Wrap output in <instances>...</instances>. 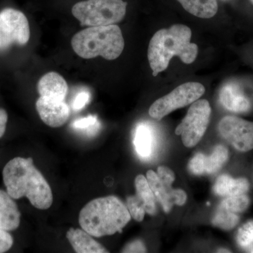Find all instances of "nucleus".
Instances as JSON below:
<instances>
[{
  "label": "nucleus",
  "mask_w": 253,
  "mask_h": 253,
  "mask_svg": "<svg viewBox=\"0 0 253 253\" xmlns=\"http://www.w3.org/2000/svg\"><path fill=\"white\" fill-rule=\"evenodd\" d=\"M3 180L14 199L26 197L33 207L43 211L53 204L51 187L32 158L16 157L9 161L3 169Z\"/></svg>",
  "instance_id": "f257e3e1"
},
{
  "label": "nucleus",
  "mask_w": 253,
  "mask_h": 253,
  "mask_svg": "<svg viewBox=\"0 0 253 253\" xmlns=\"http://www.w3.org/2000/svg\"><path fill=\"white\" fill-rule=\"evenodd\" d=\"M191 29L181 24L173 25L155 33L148 49L153 76L165 71L174 56H179L186 64L194 62L197 57L198 46L191 42Z\"/></svg>",
  "instance_id": "f03ea898"
},
{
  "label": "nucleus",
  "mask_w": 253,
  "mask_h": 253,
  "mask_svg": "<svg viewBox=\"0 0 253 253\" xmlns=\"http://www.w3.org/2000/svg\"><path fill=\"white\" fill-rule=\"evenodd\" d=\"M131 217L121 200L109 196L92 200L84 206L79 214V224L93 237L100 238L122 232Z\"/></svg>",
  "instance_id": "7ed1b4c3"
},
{
  "label": "nucleus",
  "mask_w": 253,
  "mask_h": 253,
  "mask_svg": "<svg viewBox=\"0 0 253 253\" xmlns=\"http://www.w3.org/2000/svg\"><path fill=\"white\" fill-rule=\"evenodd\" d=\"M71 44L75 52L83 59L101 56L111 61L122 54L125 42L121 28L113 24L86 28L75 35Z\"/></svg>",
  "instance_id": "20e7f679"
},
{
  "label": "nucleus",
  "mask_w": 253,
  "mask_h": 253,
  "mask_svg": "<svg viewBox=\"0 0 253 253\" xmlns=\"http://www.w3.org/2000/svg\"><path fill=\"white\" fill-rule=\"evenodd\" d=\"M123 0H86L73 6L72 13L82 26H109L122 21L126 14Z\"/></svg>",
  "instance_id": "39448f33"
},
{
  "label": "nucleus",
  "mask_w": 253,
  "mask_h": 253,
  "mask_svg": "<svg viewBox=\"0 0 253 253\" xmlns=\"http://www.w3.org/2000/svg\"><path fill=\"white\" fill-rule=\"evenodd\" d=\"M205 91L204 86L201 83L189 82L181 84L151 105L150 116L160 121L172 111L193 104L204 94Z\"/></svg>",
  "instance_id": "423d86ee"
},
{
  "label": "nucleus",
  "mask_w": 253,
  "mask_h": 253,
  "mask_svg": "<svg viewBox=\"0 0 253 253\" xmlns=\"http://www.w3.org/2000/svg\"><path fill=\"white\" fill-rule=\"evenodd\" d=\"M211 114V108L207 100H197L191 105L175 130L176 135L181 136L186 147H194L202 139L209 124Z\"/></svg>",
  "instance_id": "0eeeda50"
},
{
  "label": "nucleus",
  "mask_w": 253,
  "mask_h": 253,
  "mask_svg": "<svg viewBox=\"0 0 253 253\" xmlns=\"http://www.w3.org/2000/svg\"><path fill=\"white\" fill-rule=\"evenodd\" d=\"M30 36L29 23L23 13L14 9L0 12V49H7L13 44L25 45Z\"/></svg>",
  "instance_id": "6e6552de"
},
{
  "label": "nucleus",
  "mask_w": 253,
  "mask_h": 253,
  "mask_svg": "<svg viewBox=\"0 0 253 253\" xmlns=\"http://www.w3.org/2000/svg\"><path fill=\"white\" fill-rule=\"evenodd\" d=\"M219 134L241 152L253 149V122L235 117L226 116L218 126Z\"/></svg>",
  "instance_id": "1a4fd4ad"
},
{
  "label": "nucleus",
  "mask_w": 253,
  "mask_h": 253,
  "mask_svg": "<svg viewBox=\"0 0 253 253\" xmlns=\"http://www.w3.org/2000/svg\"><path fill=\"white\" fill-rule=\"evenodd\" d=\"M146 179L156 201L161 204L166 212H169L174 204L181 206L185 204L187 196L181 189H173L171 184L164 182L153 170L146 173Z\"/></svg>",
  "instance_id": "9d476101"
},
{
  "label": "nucleus",
  "mask_w": 253,
  "mask_h": 253,
  "mask_svg": "<svg viewBox=\"0 0 253 253\" xmlns=\"http://www.w3.org/2000/svg\"><path fill=\"white\" fill-rule=\"evenodd\" d=\"M36 109L42 121L51 127L63 126L70 117V108L64 100L41 96L37 101Z\"/></svg>",
  "instance_id": "9b49d317"
},
{
  "label": "nucleus",
  "mask_w": 253,
  "mask_h": 253,
  "mask_svg": "<svg viewBox=\"0 0 253 253\" xmlns=\"http://www.w3.org/2000/svg\"><path fill=\"white\" fill-rule=\"evenodd\" d=\"M229 158V152L225 146H219L214 148L212 154L206 156L203 154H197L189 161L190 172L196 175L211 174L217 172Z\"/></svg>",
  "instance_id": "f8f14e48"
},
{
  "label": "nucleus",
  "mask_w": 253,
  "mask_h": 253,
  "mask_svg": "<svg viewBox=\"0 0 253 253\" xmlns=\"http://www.w3.org/2000/svg\"><path fill=\"white\" fill-rule=\"evenodd\" d=\"M219 101L228 111L235 113L247 112L251 107L249 98L244 94L239 86L229 83L221 88Z\"/></svg>",
  "instance_id": "ddd939ff"
},
{
  "label": "nucleus",
  "mask_w": 253,
  "mask_h": 253,
  "mask_svg": "<svg viewBox=\"0 0 253 253\" xmlns=\"http://www.w3.org/2000/svg\"><path fill=\"white\" fill-rule=\"evenodd\" d=\"M38 90L41 96L65 100L68 94V86L61 75L51 72L46 73L41 78L38 82Z\"/></svg>",
  "instance_id": "4468645a"
},
{
  "label": "nucleus",
  "mask_w": 253,
  "mask_h": 253,
  "mask_svg": "<svg viewBox=\"0 0 253 253\" xmlns=\"http://www.w3.org/2000/svg\"><path fill=\"white\" fill-rule=\"evenodd\" d=\"M7 191L0 190V229L14 231L21 222V212Z\"/></svg>",
  "instance_id": "2eb2a0df"
},
{
  "label": "nucleus",
  "mask_w": 253,
  "mask_h": 253,
  "mask_svg": "<svg viewBox=\"0 0 253 253\" xmlns=\"http://www.w3.org/2000/svg\"><path fill=\"white\" fill-rule=\"evenodd\" d=\"M66 238L78 253H109L104 246L95 241L89 233L84 229L71 228L66 233Z\"/></svg>",
  "instance_id": "dca6fc26"
},
{
  "label": "nucleus",
  "mask_w": 253,
  "mask_h": 253,
  "mask_svg": "<svg viewBox=\"0 0 253 253\" xmlns=\"http://www.w3.org/2000/svg\"><path fill=\"white\" fill-rule=\"evenodd\" d=\"M155 133L152 126L146 123L136 126L134 133V146L136 154L143 159L151 158L155 147Z\"/></svg>",
  "instance_id": "f3484780"
},
{
  "label": "nucleus",
  "mask_w": 253,
  "mask_h": 253,
  "mask_svg": "<svg viewBox=\"0 0 253 253\" xmlns=\"http://www.w3.org/2000/svg\"><path fill=\"white\" fill-rule=\"evenodd\" d=\"M249 189V183L245 178L234 179L223 174L219 176L214 184L213 191L218 196H228L246 194Z\"/></svg>",
  "instance_id": "a211bd4d"
},
{
  "label": "nucleus",
  "mask_w": 253,
  "mask_h": 253,
  "mask_svg": "<svg viewBox=\"0 0 253 253\" xmlns=\"http://www.w3.org/2000/svg\"><path fill=\"white\" fill-rule=\"evenodd\" d=\"M184 9L195 16L211 18L217 14V0H177Z\"/></svg>",
  "instance_id": "6ab92c4d"
},
{
  "label": "nucleus",
  "mask_w": 253,
  "mask_h": 253,
  "mask_svg": "<svg viewBox=\"0 0 253 253\" xmlns=\"http://www.w3.org/2000/svg\"><path fill=\"white\" fill-rule=\"evenodd\" d=\"M136 197L141 201L146 212L151 215L156 213V199L150 187L147 179L142 174L136 176L135 179Z\"/></svg>",
  "instance_id": "aec40b11"
},
{
  "label": "nucleus",
  "mask_w": 253,
  "mask_h": 253,
  "mask_svg": "<svg viewBox=\"0 0 253 253\" xmlns=\"http://www.w3.org/2000/svg\"><path fill=\"white\" fill-rule=\"evenodd\" d=\"M239 221V217L236 213L231 212L219 206L213 217L212 222L214 226L225 230H229L235 227Z\"/></svg>",
  "instance_id": "412c9836"
},
{
  "label": "nucleus",
  "mask_w": 253,
  "mask_h": 253,
  "mask_svg": "<svg viewBox=\"0 0 253 253\" xmlns=\"http://www.w3.org/2000/svg\"><path fill=\"white\" fill-rule=\"evenodd\" d=\"M236 241L246 252L253 253V221H249L241 226L236 234Z\"/></svg>",
  "instance_id": "4be33fe9"
},
{
  "label": "nucleus",
  "mask_w": 253,
  "mask_h": 253,
  "mask_svg": "<svg viewBox=\"0 0 253 253\" xmlns=\"http://www.w3.org/2000/svg\"><path fill=\"white\" fill-rule=\"evenodd\" d=\"M249 198L245 194L228 196L219 206L233 212H242L249 207Z\"/></svg>",
  "instance_id": "5701e85b"
},
{
  "label": "nucleus",
  "mask_w": 253,
  "mask_h": 253,
  "mask_svg": "<svg viewBox=\"0 0 253 253\" xmlns=\"http://www.w3.org/2000/svg\"><path fill=\"white\" fill-rule=\"evenodd\" d=\"M126 208L129 211L131 217L137 221H141L144 219L145 208L141 201L138 199L136 196H129L126 199Z\"/></svg>",
  "instance_id": "b1692460"
},
{
  "label": "nucleus",
  "mask_w": 253,
  "mask_h": 253,
  "mask_svg": "<svg viewBox=\"0 0 253 253\" xmlns=\"http://www.w3.org/2000/svg\"><path fill=\"white\" fill-rule=\"evenodd\" d=\"M100 126L99 121L96 116H89L86 118L76 120L72 124L74 129L84 130L87 133H94L98 130Z\"/></svg>",
  "instance_id": "393cba45"
},
{
  "label": "nucleus",
  "mask_w": 253,
  "mask_h": 253,
  "mask_svg": "<svg viewBox=\"0 0 253 253\" xmlns=\"http://www.w3.org/2000/svg\"><path fill=\"white\" fill-rule=\"evenodd\" d=\"M90 93L87 91H82L76 95L72 103V108L75 111H81L85 107L90 101Z\"/></svg>",
  "instance_id": "a878e982"
},
{
  "label": "nucleus",
  "mask_w": 253,
  "mask_h": 253,
  "mask_svg": "<svg viewBox=\"0 0 253 253\" xmlns=\"http://www.w3.org/2000/svg\"><path fill=\"white\" fill-rule=\"evenodd\" d=\"M14 239L7 231L0 229V253L9 251L12 247Z\"/></svg>",
  "instance_id": "bb28decb"
},
{
  "label": "nucleus",
  "mask_w": 253,
  "mask_h": 253,
  "mask_svg": "<svg viewBox=\"0 0 253 253\" xmlns=\"http://www.w3.org/2000/svg\"><path fill=\"white\" fill-rule=\"evenodd\" d=\"M158 176L160 179L164 182L172 185V183L175 180V175L172 170L169 168L165 166H160L158 168Z\"/></svg>",
  "instance_id": "cd10ccee"
},
{
  "label": "nucleus",
  "mask_w": 253,
  "mask_h": 253,
  "mask_svg": "<svg viewBox=\"0 0 253 253\" xmlns=\"http://www.w3.org/2000/svg\"><path fill=\"white\" fill-rule=\"evenodd\" d=\"M146 249L144 243L140 240L132 241L123 249L122 253H146Z\"/></svg>",
  "instance_id": "c85d7f7f"
},
{
  "label": "nucleus",
  "mask_w": 253,
  "mask_h": 253,
  "mask_svg": "<svg viewBox=\"0 0 253 253\" xmlns=\"http://www.w3.org/2000/svg\"><path fill=\"white\" fill-rule=\"evenodd\" d=\"M8 121V115L5 110L0 109V138L4 135L6 130V123Z\"/></svg>",
  "instance_id": "c756f323"
},
{
  "label": "nucleus",
  "mask_w": 253,
  "mask_h": 253,
  "mask_svg": "<svg viewBox=\"0 0 253 253\" xmlns=\"http://www.w3.org/2000/svg\"><path fill=\"white\" fill-rule=\"evenodd\" d=\"M218 253H230V251H228V250L226 249H219V251H217Z\"/></svg>",
  "instance_id": "7c9ffc66"
},
{
  "label": "nucleus",
  "mask_w": 253,
  "mask_h": 253,
  "mask_svg": "<svg viewBox=\"0 0 253 253\" xmlns=\"http://www.w3.org/2000/svg\"><path fill=\"white\" fill-rule=\"evenodd\" d=\"M251 2H252L253 4V0H251Z\"/></svg>",
  "instance_id": "2f4dec72"
}]
</instances>
